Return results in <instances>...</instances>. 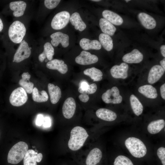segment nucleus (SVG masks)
Masks as SVG:
<instances>
[{
  "label": "nucleus",
  "mask_w": 165,
  "mask_h": 165,
  "mask_svg": "<svg viewBox=\"0 0 165 165\" xmlns=\"http://www.w3.org/2000/svg\"><path fill=\"white\" fill-rule=\"evenodd\" d=\"M89 136L86 130L83 127L77 126L71 130L70 138L68 142L69 148L73 151L79 149Z\"/></svg>",
  "instance_id": "obj_1"
},
{
  "label": "nucleus",
  "mask_w": 165,
  "mask_h": 165,
  "mask_svg": "<svg viewBox=\"0 0 165 165\" xmlns=\"http://www.w3.org/2000/svg\"><path fill=\"white\" fill-rule=\"evenodd\" d=\"M26 32L24 24L19 20H16L9 26L8 35L9 39L13 43L19 44L24 39Z\"/></svg>",
  "instance_id": "obj_2"
},
{
  "label": "nucleus",
  "mask_w": 165,
  "mask_h": 165,
  "mask_svg": "<svg viewBox=\"0 0 165 165\" xmlns=\"http://www.w3.org/2000/svg\"><path fill=\"white\" fill-rule=\"evenodd\" d=\"M28 150V145L24 142L20 141L16 144L9 152L8 163L13 164L18 163L24 159Z\"/></svg>",
  "instance_id": "obj_3"
},
{
  "label": "nucleus",
  "mask_w": 165,
  "mask_h": 165,
  "mask_svg": "<svg viewBox=\"0 0 165 165\" xmlns=\"http://www.w3.org/2000/svg\"><path fill=\"white\" fill-rule=\"evenodd\" d=\"M125 144L130 154L135 157L141 158L146 154L147 150L145 145L137 138H128L125 140Z\"/></svg>",
  "instance_id": "obj_4"
},
{
  "label": "nucleus",
  "mask_w": 165,
  "mask_h": 165,
  "mask_svg": "<svg viewBox=\"0 0 165 165\" xmlns=\"http://www.w3.org/2000/svg\"><path fill=\"white\" fill-rule=\"evenodd\" d=\"M32 48L28 41L24 38L15 51L13 62L19 63L28 58L31 54Z\"/></svg>",
  "instance_id": "obj_5"
},
{
  "label": "nucleus",
  "mask_w": 165,
  "mask_h": 165,
  "mask_svg": "<svg viewBox=\"0 0 165 165\" xmlns=\"http://www.w3.org/2000/svg\"><path fill=\"white\" fill-rule=\"evenodd\" d=\"M70 14L69 12L64 11L58 12L53 17L51 26L53 29L60 30L64 28L70 21Z\"/></svg>",
  "instance_id": "obj_6"
},
{
  "label": "nucleus",
  "mask_w": 165,
  "mask_h": 165,
  "mask_svg": "<svg viewBox=\"0 0 165 165\" xmlns=\"http://www.w3.org/2000/svg\"><path fill=\"white\" fill-rule=\"evenodd\" d=\"M28 99L27 93L21 87H18L13 90L9 98L11 105L16 107L23 105L27 102Z\"/></svg>",
  "instance_id": "obj_7"
},
{
  "label": "nucleus",
  "mask_w": 165,
  "mask_h": 165,
  "mask_svg": "<svg viewBox=\"0 0 165 165\" xmlns=\"http://www.w3.org/2000/svg\"><path fill=\"white\" fill-rule=\"evenodd\" d=\"M101 98L106 104H119L123 100L119 89L115 86L107 90L102 94Z\"/></svg>",
  "instance_id": "obj_8"
},
{
  "label": "nucleus",
  "mask_w": 165,
  "mask_h": 165,
  "mask_svg": "<svg viewBox=\"0 0 165 165\" xmlns=\"http://www.w3.org/2000/svg\"><path fill=\"white\" fill-rule=\"evenodd\" d=\"M98 61V57L92 54L89 52L83 50L75 59L76 63L81 65H88L97 62Z\"/></svg>",
  "instance_id": "obj_9"
},
{
  "label": "nucleus",
  "mask_w": 165,
  "mask_h": 165,
  "mask_svg": "<svg viewBox=\"0 0 165 165\" xmlns=\"http://www.w3.org/2000/svg\"><path fill=\"white\" fill-rule=\"evenodd\" d=\"M51 43L53 47H57L61 44L64 48H66L69 45V36L60 31L55 32L50 35Z\"/></svg>",
  "instance_id": "obj_10"
},
{
  "label": "nucleus",
  "mask_w": 165,
  "mask_h": 165,
  "mask_svg": "<svg viewBox=\"0 0 165 165\" xmlns=\"http://www.w3.org/2000/svg\"><path fill=\"white\" fill-rule=\"evenodd\" d=\"M76 108L75 101L72 97H69L64 101L62 108V112L64 117L70 119L73 116Z\"/></svg>",
  "instance_id": "obj_11"
},
{
  "label": "nucleus",
  "mask_w": 165,
  "mask_h": 165,
  "mask_svg": "<svg viewBox=\"0 0 165 165\" xmlns=\"http://www.w3.org/2000/svg\"><path fill=\"white\" fill-rule=\"evenodd\" d=\"M129 66L127 64L123 62L119 65H116L110 69V73L112 76L115 79H125L128 77Z\"/></svg>",
  "instance_id": "obj_12"
},
{
  "label": "nucleus",
  "mask_w": 165,
  "mask_h": 165,
  "mask_svg": "<svg viewBox=\"0 0 165 165\" xmlns=\"http://www.w3.org/2000/svg\"><path fill=\"white\" fill-rule=\"evenodd\" d=\"M9 7L13 12V16L15 17H19L24 14L27 7V4L24 1H14L9 3Z\"/></svg>",
  "instance_id": "obj_13"
},
{
  "label": "nucleus",
  "mask_w": 165,
  "mask_h": 165,
  "mask_svg": "<svg viewBox=\"0 0 165 165\" xmlns=\"http://www.w3.org/2000/svg\"><path fill=\"white\" fill-rule=\"evenodd\" d=\"M165 71L159 65H156L150 69L148 75V81L151 84L157 82L161 78Z\"/></svg>",
  "instance_id": "obj_14"
},
{
  "label": "nucleus",
  "mask_w": 165,
  "mask_h": 165,
  "mask_svg": "<svg viewBox=\"0 0 165 165\" xmlns=\"http://www.w3.org/2000/svg\"><path fill=\"white\" fill-rule=\"evenodd\" d=\"M143 58V54L138 50L134 49L124 55L122 57V60L126 63L137 64L141 62Z\"/></svg>",
  "instance_id": "obj_15"
},
{
  "label": "nucleus",
  "mask_w": 165,
  "mask_h": 165,
  "mask_svg": "<svg viewBox=\"0 0 165 165\" xmlns=\"http://www.w3.org/2000/svg\"><path fill=\"white\" fill-rule=\"evenodd\" d=\"M46 67L50 69L57 70L62 74L66 73L68 69L67 65L63 61L58 59L49 61L46 64Z\"/></svg>",
  "instance_id": "obj_16"
},
{
  "label": "nucleus",
  "mask_w": 165,
  "mask_h": 165,
  "mask_svg": "<svg viewBox=\"0 0 165 165\" xmlns=\"http://www.w3.org/2000/svg\"><path fill=\"white\" fill-rule=\"evenodd\" d=\"M102 152L98 148H95L92 149L86 158V165H97L102 157Z\"/></svg>",
  "instance_id": "obj_17"
},
{
  "label": "nucleus",
  "mask_w": 165,
  "mask_h": 165,
  "mask_svg": "<svg viewBox=\"0 0 165 165\" xmlns=\"http://www.w3.org/2000/svg\"><path fill=\"white\" fill-rule=\"evenodd\" d=\"M142 25L148 29H152L156 27V23L155 19L150 15L145 13H140L138 16Z\"/></svg>",
  "instance_id": "obj_18"
},
{
  "label": "nucleus",
  "mask_w": 165,
  "mask_h": 165,
  "mask_svg": "<svg viewBox=\"0 0 165 165\" xmlns=\"http://www.w3.org/2000/svg\"><path fill=\"white\" fill-rule=\"evenodd\" d=\"M43 51L38 56V59L40 62H43L47 58L49 61L53 60L54 54V49L51 43L49 42L45 43Z\"/></svg>",
  "instance_id": "obj_19"
},
{
  "label": "nucleus",
  "mask_w": 165,
  "mask_h": 165,
  "mask_svg": "<svg viewBox=\"0 0 165 165\" xmlns=\"http://www.w3.org/2000/svg\"><path fill=\"white\" fill-rule=\"evenodd\" d=\"M79 44L81 47L85 51L90 50H98L101 48L100 42L97 40H91L83 38L80 40Z\"/></svg>",
  "instance_id": "obj_20"
},
{
  "label": "nucleus",
  "mask_w": 165,
  "mask_h": 165,
  "mask_svg": "<svg viewBox=\"0 0 165 165\" xmlns=\"http://www.w3.org/2000/svg\"><path fill=\"white\" fill-rule=\"evenodd\" d=\"M97 117L103 120L107 121H113L117 118V115L113 111L105 108H100L96 112Z\"/></svg>",
  "instance_id": "obj_21"
},
{
  "label": "nucleus",
  "mask_w": 165,
  "mask_h": 165,
  "mask_svg": "<svg viewBox=\"0 0 165 165\" xmlns=\"http://www.w3.org/2000/svg\"><path fill=\"white\" fill-rule=\"evenodd\" d=\"M102 15L104 18L115 25H120L123 22V20L120 16L111 10H104L102 13Z\"/></svg>",
  "instance_id": "obj_22"
},
{
  "label": "nucleus",
  "mask_w": 165,
  "mask_h": 165,
  "mask_svg": "<svg viewBox=\"0 0 165 165\" xmlns=\"http://www.w3.org/2000/svg\"><path fill=\"white\" fill-rule=\"evenodd\" d=\"M48 89L51 103L53 104L57 103L61 96V92L60 88L57 86L49 83L48 85Z\"/></svg>",
  "instance_id": "obj_23"
},
{
  "label": "nucleus",
  "mask_w": 165,
  "mask_h": 165,
  "mask_svg": "<svg viewBox=\"0 0 165 165\" xmlns=\"http://www.w3.org/2000/svg\"><path fill=\"white\" fill-rule=\"evenodd\" d=\"M22 79L19 81V84L26 93L31 94L32 93L34 84L29 81L31 75L28 72H24L21 75Z\"/></svg>",
  "instance_id": "obj_24"
},
{
  "label": "nucleus",
  "mask_w": 165,
  "mask_h": 165,
  "mask_svg": "<svg viewBox=\"0 0 165 165\" xmlns=\"http://www.w3.org/2000/svg\"><path fill=\"white\" fill-rule=\"evenodd\" d=\"M138 92L146 97L150 99L156 98L158 96L156 89L151 85H145L140 86Z\"/></svg>",
  "instance_id": "obj_25"
},
{
  "label": "nucleus",
  "mask_w": 165,
  "mask_h": 165,
  "mask_svg": "<svg viewBox=\"0 0 165 165\" xmlns=\"http://www.w3.org/2000/svg\"><path fill=\"white\" fill-rule=\"evenodd\" d=\"M70 21L76 30L82 31L86 27L85 23L82 20L79 14L77 12L73 13L70 16Z\"/></svg>",
  "instance_id": "obj_26"
},
{
  "label": "nucleus",
  "mask_w": 165,
  "mask_h": 165,
  "mask_svg": "<svg viewBox=\"0 0 165 165\" xmlns=\"http://www.w3.org/2000/svg\"><path fill=\"white\" fill-rule=\"evenodd\" d=\"M99 24L103 33L110 36L113 35L116 30V28L112 24L104 18L100 19Z\"/></svg>",
  "instance_id": "obj_27"
},
{
  "label": "nucleus",
  "mask_w": 165,
  "mask_h": 165,
  "mask_svg": "<svg viewBox=\"0 0 165 165\" xmlns=\"http://www.w3.org/2000/svg\"><path fill=\"white\" fill-rule=\"evenodd\" d=\"M165 122L163 119H159L151 122L147 127V130L151 134L159 132L164 127Z\"/></svg>",
  "instance_id": "obj_28"
},
{
  "label": "nucleus",
  "mask_w": 165,
  "mask_h": 165,
  "mask_svg": "<svg viewBox=\"0 0 165 165\" xmlns=\"http://www.w3.org/2000/svg\"><path fill=\"white\" fill-rule=\"evenodd\" d=\"M83 73L85 75L90 77L94 82L100 81L103 78L102 72L95 67L87 68L84 70Z\"/></svg>",
  "instance_id": "obj_29"
},
{
  "label": "nucleus",
  "mask_w": 165,
  "mask_h": 165,
  "mask_svg": "<svg viewBox=\"0 0 165 165\" xmlns=\"http://www.w3.org/2000/svg\"><path fill=\"white\" fill-rule=\"evenodd\" d=\"M131 108L134 113L137 116L140 115L142 113L143 107L141 103L138 98L134 94H131L130 98Z\"/></svg>",
  "instance_id": "obj_30"
},
{
  "label": "nucleus",
  "mask_w": 165,
  "mask_h": 165,
  "mask_svg": "<svg viewBox=\"0 0 165 165\" xmlns=\"http://www.w3.org/2000/svg\"><path fill=\"white\" fill-rule=\"evenodd\" d=\"M99 42L103 47L107 51H111L113 48V40L111 37L103 33L99 36Z\"/></svg>",
  "instance_id": "obj_31"
},
{
  "label": "nucleus",
  "mask_w": 165,
  "mask_h": 165,
  "mask_svg": "<svg viewBox=\"0 0 165 165\" xmlns=\"http://www.w3.org/2000/svg\"><path fill=\"white\" fill-rule=\"evenodd\" d=\"M32 93V99L35 102L41 103L46 102L48 100V95L45 90L39 91L36 87H34Z\"/></svg>",
  "instance_id": "obj_32"
},
{
  "label": "nucleus",
  "mask_w": 165,
  "mask_h": 165,
  "mask_svg": "<svg viewBox=\"0 0 165 165\" xmlns=\"http://www.w3.org/2000/svg\"><path fill=\"white\" fill-rule=\"evenodd\" d=\"M37 154L32 149L28 150L23 159L24 165H37L36 156Z\"/></svg>",
  "instance_id": "obj_33"
},
{
  "label": "nucleus",
  "mask_w": 165,
  "mask_h": 165,
  "mask_svg": "<svg viewBox=\"0 0 165 165\" xmlns=\"http://www.w3.org/2000/svg\"><path fill=\"white\" fill-rule=\"evenodd\" d=\"M114 165H134L132 161L127 157L123 156H118L115 159Z\"/></svg>",
  "instance_id": "obj_34"
},
{
  "label": "nucleus",
  "mask_w": 165,
  "mask_h": 165,
  "mask_svg": "<svg viewBox=\"0 0 165 165\" xmlns=\"http://www.w3.org/2000/svg\"><path fill=\"white\" fill-rule=\"evenodd\" d=\"M97 89V86L95 83L89 85L87 88L84 90L78 89V92L81 94H92L94 93Z\"/></svg>",
  "instance_id": "obj_35"
},
{
  "label": "nucleus",
  "mask_w": 165,
  "mask_h": 165,
  "mask_svg": "<svg viewBox=\"0 0 165 165\" xmlns=\"http://www.w3.org/2000/svg\"><path fill=\"white\" fill-rule=\"evenodd\" d=\"M61 1L60 0H45L44 1V4L46 8L51 9L57 7Z\"/></svg>",
  "instance_id": "obj_36"
},
{
  "label": "nucleus",
  "mask_w": 165,
  "mask_h": 165,
  "mask_svg": "<svg viewBox=\"0 0 165 165\" xmlns=\"http://www.w3.org/2000/svg\"><path fill=\"white\" fill-rule=\"evenodd\" d=\"M157 155L163 165H165V148L161 147L157 151Z\"/></svg>",
  "instance_id": "obj_37"
},
{
  "label": "nucleus",
  "mask_w": 165,
  "mask_h": 165,
  "mask_svg": "<svg viewBox=\"0 0 165 165\" xmlns=\"http://www.w3.org/2000/svg\"><path fill=\"white\" fill-rule=\"evenodd\" d=\"M44 118L42 114H38L37 115L36 120L35 124L38 126H41L43 123Z\"/></svg>",
  "instance_id": "obj_38"
},
{
  "label": "nucleus",
  "mask_w": 165,
  "mask_h": 165,
  "mask_svg": "<svg viewBox=\"0 0 165 165\" xmlns=\"http://www.w3.org/2000/svg\"><path fill=\"white\" fill-rule=\"evenodd\" d=\"M79 98L81 101L84 103L87 102L90 98L88 94H80Z\"/></svg>",
  "instance_id": "obj_39"
},
{
  "label": "nucleus",
  "mask_w": 165,
  "mask_h": 165,
  "mask_svg": "<svg viewBox=\"0 0 165 165\" xmlns=\"http://www.w3.org/2000/svg\"><path fill=\"white\" fill-rule=\"evenodd\" d=\"M160 93L162 98L165 100V83L162 84L160 87Z\"/></svg>",
  "instance_id": "obj_40"
},
{
  "label": "nucleus",
  "mask_w": 165,
  "mask_h": 165,
  "mask_svg": "<svg viewBox=\"0 0 165 165\" xmlns=\"http://www.w3.org/2000/svg\"><path fill=\"white\" fill-rule=\"evenodd\" d=\"M43 126L46 127H50V119L48 117H46L44 119Z\"/></svg>",
  "instance_id": "obj_41"
},
{
  "label": "nucleus",
  "mask_w": 165,
  "mask_h": 165,
  "mask_svg": "<svg viewBox=\"0 0 165 165\" xmlns=\"http://www.w3.org/2000/svg\"><path fill=\"white\" fill-rule=\"evenodd\" d=\"M160 50L161 53L163 57H165V45H163L160 46Z\"/></svg>",
  "instance_id": "obj_42"
},
{
  "label": "nucleus",
  "mask_w": 165,
  "mask_h": 165,
  "mask_svg": "<svg viewBox=\"0 0 165 165\" xmlns=\"http://www.w3.org/2000/svg\"><path fill=\"white\" fill-rule=\"evenodd\" d=\"M160 63L161 66L163 68L164 71H165V58H163V60L160 61Z\"/></svg>",
  "instance_id": "obj_43"
},
{
  "label": "nucleus",
  "mask_w": 165,
  "mask_h": 165,
  "mask_svg": "<svg viewBox=\"0 0 165 165\" xmlns=\"http://www.w3.org/2000/svg\"><path fill=\"white\" fill-rule=\"evenodd\" d=\"M3 28V24L2 19L0 18V32L2 31Z\"/></svg>",
  "instance_id": "obj_44"
},
{
  "label": "nucleus",
  "mask_w": 165,
  "mask_h": 165,
  "mask_svg": "<svg viewBox=\"0 0 165 165\" xmlns=\"http://www.w3.org/2000/svg\"><path fill=\"white\" fill-rule=\"evenodd\" d=\"M101 0H91V1H93V2H100V1H101Z\"/></svg>",
  "instance_id": "obj_45"
},
{
  "label": "nucleus",
  "mask_w": 165,
  "mask_h": 165,
  "mask_svg": "<svg viewBox=\"0 0 165 165\" xmlns=\"http://www.w3.org/2000/svg\"><path fill=\"white\" fill-rule=\"evenodd\" d=\"M125 1L127 2H129L130 1V0H125Z\"/></svg>",
  "instance_id": "obj_46"
},
{
  "label": "nucleus",
  "mask_w": 165,
  "mask_h": 165,
  "mask_svg": "<svg viewBox=\"0 0 165 165\" xmlns=\"http://www.w3.org/2000/svg\"></svg>",
  "instance_id": "obj_47"
}]
</instances>
